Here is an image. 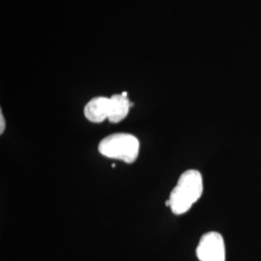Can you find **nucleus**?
Segmentation results:
<instances>
[{
  "label": "nucleus",
  "instance_id": "f257e3e1",
  "mask_svg": "<svg viewBox=\"0 0 261 261\" xmlns=\"http://www.w3.org/2000/svg\"><path fill=\"white\" fill-rule=\"evenodd\" d=\"M203 193V178L196 169H188L178 179L172 189L166 205L170 207L173 214L187 213Z\"/></svg>",
  "mask_w": 261,
  "mask_h": 261
},
{
  "label": "nucleus",
  "instance_id": "20e7f679",
  "mask_svg": "<svg viewBox=\"0 0 261 261\" xmlns=\"http://www.w3.org/2000/svg\"><path fill=\"white\" fill-rule=\"evenodd\" d=\"M84 116L92 123H102L109 119L110 98L95 97L84 107Z\"/></svg>",
  "mask_w": 261,
  "mask_h": 261
},
{
  "label": "nucleus",
  "instance_id": "423d86ee",
  "mask_svg": "<svg viewBox=\"0 0 261 261\" xmlns=\"http://www.w3.org/2000/svg\"><path fill=\"white\" fill-rule=\"evenodd\" d=\"M5 130V119L3 116L2 112H0V134L2 135L3 132Z\"/></svg>",
  "mask_w": 261,
  "mask_h": 261
},
{
  "label": "nucleus",
  "instance_id": "39448f33",
  "mask_svg": "<svg viewBox=\"0 0 261 261\" xmlns=\"http://www.w3.org/2000/svg\"><path fill=\"white\" fill-rule=\"evenodd\" d=\"M132 103L128 97L122 94H114L110 98V114L109 121L111 123H119L124 120L130 112Z\"/></svg>",
  "mask_w": 261,
  "mask_h": 261
},
{
  "label": "nucleus",
  "instance_id": "f03ea898",
  "mask_svg": "<svg viewBox=\"0 0 261 261\" xmlns=\"http://www.w3.org/2000/svg\"><path fill=\"white\" fill-rule=\"evenodd\" d=\"M99 152L107 158L120 160L132 164L139 157L140 141L130 134H112L100 141Z\"/></svg>",
  "mask_w": 261,
  "mask_h": 261
},
{
  "label": "nucleus",
  "instance_id": "7ed1b4c3",
  "mask_svg": "<svg viewBox=\"0 0 261 261\" xmlns=\"http://www.w3.org/2000/svg\"><path fill=\"white\" fill-rule=\"evenodd\" d=\"M199 261H225V244L222 234L210 231L203 234L196 247Z\"/></svg>",
  "mask_w": 261,
  "mask_h": 261
}]
</instances>
